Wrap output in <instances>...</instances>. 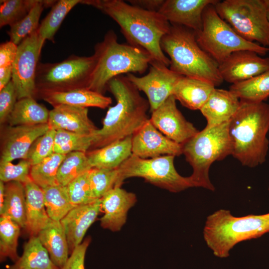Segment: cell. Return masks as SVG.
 I'll return each mask as SVG.
<instances>
[{"label":"cell","instance_id":"42","mask_svg":"<svg viewBox=\"0 0 269 269\" xmlns=\"http://www.w3.org/2000/svg\"><path fill=\"white\" fill-rule=\"evenodd\" d=\"M56 131L49 129L32 143L26 159L31 166L35 165L54 153Z\"/></svg>","mask_w":269,"mask_h":269},{"label":"cell","instance_id":"18","mask_svg":"<svg viewBox=\"0 0 269 269\" xmlns=\"http://www.w3.org/2000/svg\"><path fill=\"white\" fill-rule=\"evenodd\" d=\"M49 129L48 124L9 126L3 136L0 162L26 159L34 141Z\"/></svg>","mask_w":269,"mask_h":269},{"label":"cell","instance_id":"27","mask_svg":"<svg viewBox=\"0 0 269 269\" xmlns=\"http://www.w3.org/2000/svg\"><path fill=\"white\" fill-rule=\"evenodd\" d=\"M41 243L47 251L53 263L60 269L70 253L67 237L60 221L51 220L38 234Z\"/></svg>","mask_w":269,"mask_h":269},{"label":"cell","instance_id":"9","mask_svg":"<svg viewBox=\"0 0 269 269\" xmlns=\"http://www.w3.org/2000/svg\"><path fill=\"white\" fill-rule=\"evenodd\" d=\"M218 15L244 39L269 48L266 0H218Z\"/></svg>","mask_w":269,"mask_h":269},{"label":"cell","instance_id":"31","mask_svg":"<svg viewBox=\"0 0 269 269\" xmlns=\"http://www.w3.org/2000/svg\"><path fill=\"white\" fill-rule=\"evenodd\" d=\"M229 90L241 101L264 102L269 97V70L248 80L232 84Z\"/></svg>","mask_w":269,"mask_h":269},{"label":"cell","instance_id":"45","mask_svg":"<svg viewBox=\"0 0 269 269\" xmlns=\"http://www.w3.org/2000/svg\"><path fill=\"white\" fill-rule=\"evenodd\" d=\"M91 238L88 237L74 248L64 266L61 269H85L84 262Z\"/></svg>","mask_w":269,"mask_h":269},{"label":"cell","instance_id":"12","mask_svg":"<svg viewBox=\"0 0 269 269\" xmlns=\"http://www.w3.org/2000/svg\"><path fill=\"white\" fill-rule=\"evenodd\" d=\"M44 42L36 31L17 45L11 79L17 100L36 96V72Z\"/></svg>","mask_w":269,"mask_h":269},{"label":"cell","instance_id":"17","mask_svg":"<svg viewBox=\"0 0 269 269\" xmlns=\"http://www.w3.org/2000/svg\"><path fill=\"white\" fill-rule=\"evenodd\" d=\"M218 0H164L158 12L171 25L182 26L199 31L205 8Z\"/></svg>","mask_w":269,"mask_h":269},{"label":"cell","instance_id":"29","mask_svg":"<svg viewBox=\"0 0 269 269\" xmlns=\"http://www.w3.org/2000/svg\"><path fill=\"white\" fill-rule=\"evenodd\" d=\"M0 215L7 217L25 228L26 222V198L24 184L10 181L4 185V199Z\"/></svg>","mask_w":269,"mask_h":269},{"label":"cell","instance_id":"43","mask_svg":"<svg viewBox=\"0 0 269 269\" xmlns=\"http://www.w3.org/2000/svg\"><path fill=\"white\" fill-rule=\"evenodd\" d=\"M30 163L26 159L16 164L11 162H0V181L4 183L17 181L23 184L31 180L30 177Z\"/></svg>","mask_w":269,"mask_h":269},{"label":"cell","instance_id":"34","mask_svg":"<svg viewBox=\"0 0 269 269\" xmlns=\"http://www.w3.org/2000/svg\"><path fill=\"white\" fill-rule=\"evenodd\" d=\"M47 213L53 221H60L73 208L66 186L57 184L42 188Z\"/></svg>","mask_w":269,"mask_h":269},{"label":"cell","instance_id":"26","mask_svg":"<svg viewBox=\"0 0 269 269\" xmlns=\"http://www.w3.org/2000/svg\"><path fill=\"white\" fill-rule=\"evenodd\" d=\"M132 137L128 136L86 152L92 168H118L132 154Z\"/></svg>","mask_w":269,"mask_h":269},{"label":"cell","instance_id":"16","mask_svg":"<svg viewBox=\"0 0 269 269\" xmlns=\"http://www.w3.org/2000/svg\"><path fill=\"white\" fill-rule=\"evenodd\" d=\"M268 70L269 57H263L250 50L233 52L219 65L223 81L232 84L248 80Z\"/></svg>","mask_w":269,"mask_h":269},{"label":"cell","instance_id":"28","mask_svg":"<svg viewBox=\"0 0 269 269\" xmlns=\"http://www.w3.org/2000/svg\"><path fill=\"white\" fill-rule=\"evenodd\" d=\"M49 112L34 98L18 100L7 122L9 126H34L48 124Z\"/></svg>","mask_w":269,"mask_h":269},{"label":"cell","instance_id":"4","mask_svg":"<svg viewBox=\"0 0 269 269\" xmlns=\"http://www.w3.org/2000/svg\"><path fill=\"white\" fill-rule=\"evenodd\" d=\"M93 55L96 64L87 88L102 94L113 78L124 74H142L153 61L141 47L119 43L113 30L95 45Z\"/></svg>","mask_w":269,"mask_h":269},{"label":"cell","instance_id":"44","mask_svg":"<svg viewBox=\"0 0 269 269\" xmlns=\"http://www.w3.org/2000/svg\"><path fill=\"white\" fill-rule=\"evenodd\" d=\"M17 101L15 86L11 81L0 90V122L3 124L13 110Z\"/></svg>","mask_w":269,"mask_h":269},{"label":"cell","instance_id":"10","mask_svg":"<svg viewBox=\"0 0 269 269\" xmlns=\"http://www.w3.org/2000/svg\"><path fill=\"white\" fill-rule=\"evenodd\" d=\"M173 155H162L152 158H141L133 154L118 168L115 187H121L125 180L141 177L157 187L177 193L193 187L189 177H183L176 170Z\"/></svg>","mask_w":269,"mask_h":269},{"label":"cell","instance_id":"30","mask_svg":"<svg viewBox=\"0 0 269 269\" xmlns=\"http://www.w3.org/2000/svg\"><path fill=\"white\" fill-rule=\"evenodd\" d=\"M8 269H60L52 261L37 236H30L21 257Z\"/></svg>","mask_w":269,"mask_h":269},{"label":"cell","instance_id":"37","mask_svg":"<svg viewBox=\"0 0 269 269\" xmlns=\"http://www.w3.org/2000/svg\"><path fill=\"white\" fill-rule=\"evenodd\" d=\"M95 133L83 134L62 130H57L55 136L54 152L63 154L73 151L86 152L93 144Z\"/></svg>","mask_w":269,"mask_h":269},{"label":"cell","instance_id":"51","mask_svg":"<svg viewBox=\"0 0 269 269\" xmlns=\"http://www.w3.org/2000/svg\"><path fill=\"white\" fill-rule=\"evenodd\" d=\"M268 189H269V188H268Z\"/></svg>","mask_w":269,"mask_h":269},{"label":"cell","instance_id":"5","mask_svg":"<svg viewBox=\"0 0 269 269\" xmlns=\"http://www.w3.org/2000/svg\"><path fill=\"white\" fill-rule=\"evenodd\" d=\"M160 44L169 57V68L177 74L207 81L215 87L224 82L219 64L199 45L194 30L171 24Z\"/></svg>","mask_w":269,"mask_h":269},{"label":"cell","instance_id":"46","mask_svg":"<svg viewBox=\"0 0 269 269\" xmlns=\"http://www.w3.org/2000/svg\"><path fill=\"white\" fill-rule=\"evenodd\" d=\"M17 51V45L11 41L0 45V67L12 66Z\"/></svg>","mask_w":269,"mask_h":269},{"label":"cell","instance_id":"23","mask_svg":"<svg viewBox=\"0 0 269 269\" xmlns=\"http://www.w3.org/2000/svg\"><path fill=\"white\" fill-rule=\"evenodd\" d=\"M38 95L53 107L66 105L104 109L112 102L110 97L86 88L63 91H41L37 93Z\"/></svg>","mask_w":269,"mask_h":269},{"label":"cell","instance_id":"3","mask_svg":"<svg viewBox=\"0 0 269 269\" xmlns=\"http://www.w3.org/2000/svg\"><path fill=\"white\" fill-rule=\"evenodd\" d=\"M269 104L240 101L229 122L231 155L242 165L255 167L266 160L269 140Z\"/></svg>","mask_w":269,"mask_h":269},{"label":"cell","instance_id":"49","mask_svg":"<svg viewBox=\"0 0 269 269\" xmlns=\"http://www.w3.org/2000/svg\"><path fill=\"white\" fill-rule=\"evenodd\" d=\"M5 183L0 181V209L2 207L4 199Z\"/></svg>","mask_w":269,"mask_h":269},{"label":"cell","instance_id":"13","mask_svg":"<svg viewBox=\"0 0 269 269\" xmlns=\"http://www.w3.org/2000/svg\"><path fill=\"white\" fill-rule=\"evenodd\" d=\"M148 73L138 77L133 73L126 75L128 79L146 96L151 113L170 96L174 88L183 76L171 70L165 64L153 61Z\"/></svg>","mask_w":269,"mask_h":269},{"label":"cell","instance_id":"6","mask_svg":"<svg viewBox=\"0 0 269 269\" xmlns=\"http://www.w3.org/2000/svg\"><path fill=\"white\" fill-rule=\"evenodd\" d=\"M269 232V213L235 217L220 209L207 218L203 237L214 255L225 258L238 243L257 239Z\"/></svg>","mask_w":269,"mask_h":269},{"label":"cell","instance_id":"11","mask_svg":"<svg viewBox=\"0 0 269 269\" xmlns=\"http://www.w3.org/2000/svg\"><path fill=\"white\" fill-rule=\"evenodd\" d=\"M95 64L94 55H72L56 63L39 62L35 76L36 94L87 88Z\"/></svg>","mask_w":269,"mask_h":269},{"label":"cell","instance_id":"19","mask_svg":"<svg viewBox=\"0 0 269 269\" xmlns=\"http://www.w3.org/2000/svg\"><path fill=\"white\" fill-rule=\"evenodd\" d=\"M100 219L102 228L113 232L119 231L126 223L129 210L134 205L137 199L134 193L121 188L114 187L101 198Z\"/></svg>","mask_w":269,"mask_h":269},{"label":"cell","instance_id":"7","mask_svg":"<svg viewBox=\"0 0 269 269\" xmlns=\"http://www.w3.org/2000/svg\"><path fill=\"white\" fill-rule=\"evenodd\" d=\"M228 126L229 122L204 128L182 145V154L193 169L189 178L193 187L215 190L209 178V169L214 162L231 155Z\"/></svg>","mask_w":269,"mask_h":269},{"label":"cell","instance_id":"20","mask_svg":"<svg viewBox=\"0 0 269 269\" xmlns=\"http://www.w3.org/2000/svg\"><path fill=\"white\" fill-rule=\"evenodd\" d=\"M101 211V200L98 199L85 205L73 208L60 221L64 230L70 251L80 245L91 225Z\"/></svg>","mask_w":269,"mask_h":269},{"label":"cell","instance_id":"35","mask_svg":"<svg viewBox=\"0 0 269 269\" xmlns=\"http://www.w3.org/2000/svg\"><path fill=\"white\" fill-rule=\"evenodd\" d=\"M92 168L86 152L73 151L65 155L58 170V184L66 186L81 174Z\"/></svg>","mask_w":269,"mask_h":269},{"label":"cell","instance_id":"22","mask_svg":"<svg viewBox=\"0 0 269 269\" xmlns=\"http://www.w3.org/2000/svg\"><path fill=\"white\" fill-rule=\"evenodd\" d=\"M240 100L230 90L215 88L200 109L209 129L229 122L237 112Z\"/></svg>","mask_w":269,"mask_h":269},{"label":"cell","instance_id":"15","mask_svg":"<svg viewBox=\"0 0 269 269\" xmlns=\"http://www.w3.org/2000/svg\"><path fill=\"white\" fill-rule=\"evenodd\" d=\"M132 154L141 158L176 156L182 154V146L163 134L148 119L133 135Z\"/></svg>","mask_w":269,"mask_h":269},{"label":"cell","instance_id":"32","mask_svg":"<svg viewBox=\"0 0 269 269\" xmlns=\"http://www.w3.org/2000/svg\"><path fill=\"white\" fill-rule=\"evenodd\" d=\"M56 1L37 0L24 18L10 26V29L7 31L10 41L18 45L28 36L37 31L39 19L44 8L52 7Z\"/></svg>","mask_w":269,"mask_h":269},{"label":"cell","instance_id":"2","mask_svg":"<svg viewBox=\"0 0 269 269\" xmlns=\"http://www.w3.org/2000/svg\"><path fill=\"white\" fill-rule=\"evenodd\" d=\"M107 90L114 96L116 104L109 108L102 128L95 133L92 147L96 149L133 135L149 119L147 100L140 95L126 76L111 79Z\"/></svg>","mask_w":269,"mask_h":269},{"label":"cell","instance_id":"41","mask_svg":"<svg viewBox=\"0 0 269 269\" xmlns=\"http://www.w3.org/2000/svg\"><path fill=\"white\" fill-rule=\"evenodd\" d=\"M89 171L81 174L66 186L69 198L73 208L97 200L94 198L91 188Z\"/></svg>","mask_w":269,"mask_h":269},{"label":"cell","instance_id":"38","mask_svg":"<svg viewBox=\"0 0 269 269\" xmlns=\"http://www.w3.org/2000/svg\"><path fill=\"white\" fill-rule=\"evenodd\" d=\"M20 226L11 219L0 217V259L3 261L10 259L15 262L19 258L17 253Z\"/></svg>","mask_w":269,"mask_h":269},{"label":"cell","instance_id":"24","mask_svg":"<svg viewBox=\"0 0 269 269\" xmlns=\"http://www.w3.org/2000/svg\"><path fill=\"white\" fill-rule=\"evenodd\" d=\"M26 198L25 229L30 236H37L52 220L48 216L42 189L32 180L24 184Z\"/></svg>","mask_w":269,"mask_h":269},{"label":"cell","instance_id":"50","mask_svg":"<svg viewBox=\"0 0 269 269\" xmlns=\"http://www.w3.org/2000/svg\"><path fill=\"white\" fill-rule=\"evenodd\" d=\"M267 4V15L269 23V0H266Z\"/></svg>","mask_w":269,"mask_h":269},{"label":"cell","instance_id":"25","mask_svg":"<svg viewBox=\"0 0 269 269\" xmlns=\"http://www.w3.org/2000/svg\"><path fill=\"white\" fill-rule=\"evenodd\" d=\"M215 88L207 81L182 76L175 85L172 95L185 107L200 110Z\"/></svg>","mask_w":269,"mask_h":269},{"label":"cell","instance_id":"48","mask_svg":"<svg viewBox=\"0 0 269 269\" xmlns=\"http://www.w3.org/2000/svg\"><path fill=\"white\" fill-rule=\"evenodd\" d=\"M12 66L0 67V90L11 80Z\"/></svg>","mask_w":269,"mask_h":269},{"label":"cell","instance_id":"47","mask_svg":"<svg viewBox=\"0 0 269 269\" xmlns=\"http://www.w3.org/2000/svg\"><path fill=\"white\" fill-rule=\"evenodd\" d=\"M164 0H130L129 3L146 10L158 12Z\"/></svg>","mask_w":269,"mask_h":269},{"label":"cell","instance_id":"8","mask_svg":"<svg viewBox=\"0 0 269 269\" xmlns=\"http://www.w3.org/2000/svg\"><path fill=\"white\" fill-rule=\"evenodd\" d=\"M195 33L199 45L219 65L238 51L250 50L262 56L269 52V48L240 36L218 15L214 4H210L205 8L202 28Z\"/></svg>","mask_w":269,"mask_h":269},{"label":"cell","instance_id":"14","mask_svg":"<svg viewBox=\"0 0 269 269\" xmlns=\"http://www.w3.org/2000/svg\"><path fill=\"white\" fill-rule=\"evenodd\" d=\"M176 101L173 95L170 96L151 112L149 120L165 136L183 145L199 131L186 120L177 108Z\"/></svg>","mask_w":269,"mask_h":269},{"label":"cell","instance_id":"1","mask_svg":"<svg viewBox=\"0 0 269 269\" xmlns=\"http://www.w3.org/2000/svg\"><path fill=\"white\" fill-rule=\"evenodd\" d=\"M111 17L120 26L129 44L147 51L153 61L169 66L170 60L161 47V40L171 24L158 12L151 11L122 0H82Z\"/></svg>","mask_w":269,"mask_h":269},{"label":"cell","instance_id":"36","mask_svg":"<svg viewBox=\"0 0 269 269\" xmlns=\"http://www.w3.org/2000/svg\"><path fill=\"white\" fill-rule=\"evenodd\" d=\"M66 154L54 152L40 162L31 166L30 177L41 188L58 184L57 175Z\"/></svg>","mask_w":269,"mask_h":269},{"label":"cell","instance_id":"40","mask_svg":"<svg viewBox=\"0 0 269 269\" xmlns=\"http://www.w3.org/2000/svg\"><path fill=\"white\" fill-rule=\"evenodd\" d=\"M118 178L117 169L92 168L89 171V179L94 198L101 199L116 186Z\"/></svg>","mask_w":269,"mask_h":269},{"label":"cell","instance_id":"21","mask_svg":"<svg viewBox=\"0 0 269 269\" xmlns=\"http://www.w3.org/2000/svg\"><path fill=\"white\" fill-rule=\"evenodd\" d=\"M49 129L83 134H95L98 129L90 119L87 108L66 105L54 107L49 112Z\"/></svg>","mask_w":269,"mask_h":269},{"label":"cell","instance_id":"39","mask_svg":"<svg viewBox=\"0 0 269 269\" xmlns=\"http://www.w3.org/2000/svg\"><path fill=\"white\" fill-rule=\"evenodd\" d=\"M37 0H0V28L14 24L24 18L36 3Z\"/></svg>","mask_w":269,"mask_h":269},{"label":"cell","instance_id":"33","mask_svg":"<svg viewBox=\"0 0 269 269\" xmlns=\"http://www.w3.org/2000/svg\"><path fill=\"white\" fill-rule=\"evenodd\" d=\"M82 0H56L50 12L39 24L37 30L39 36L45 41L54 42V36L68 12Z\"/></svg>","mask_w":269,"mask_h":269}]
</instances>
